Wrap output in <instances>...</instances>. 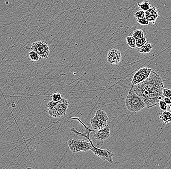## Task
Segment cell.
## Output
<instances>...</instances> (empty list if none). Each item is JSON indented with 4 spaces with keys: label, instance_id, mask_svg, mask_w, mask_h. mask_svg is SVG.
Masks as SVG:
<instances>
[{
    "label": "cell",
    "instance_id": "cell-20",
    "mask_svg": "<svg viewBox=\"0 0 171 169\" xmlns=\"http://www.w3.org/2000/svg\"><path fill=\"white\" fill-rule=\"evenodd\" d=\"M147 39L145 38H142L140 39L136 40V46L138 48H140L143 45H144L147 42Z\"/></svg>",
    "mask_w": 171,
    "mask_h": 169
},
{
    "label": "cell",
    "instance_id": "cell-18",
    "mask_svg": "<svg viewBox=\"0 0 171 169\" xmlns=\"http://www.w3.org/2000/svg\"><path fill=\"white\" fill-rule=\"evenodd\" d=\"M132 36L135 38L136 40L140 39L144 37V32L143 31L140 29H136L133 31V32Z\"/></svg>",
    "mask_w": 171,
    "mask_h": 169
},
{
    "label": "cell",
    "instance_id": "cell-19",
    "mask_svg": "<svg viewBox=\"0 0 171 169\" xmlns=\"http://www.w3.org/2000/svg\"><path fill=\"white\" fill-rule=\"evenodd\" d=\"M126 42L129 47L131 48H135L136 46V39L133 36H128L126 37Z\"/></svg>",
    "mask_w": 171,
    "mask_h": 169
},
{
    "label": "cell",
    "instance_id": "cell-26",
    "mask_svg": "<svg viewBox=\"0 0 171 169\" xmlns=\"http://www.w3.org/2000/svg\"><path fill=\"white\" fill-rule=\"evenodd\" d=\"M164 101L165 103L167 105L171 104V100H170V98H167V97H165V98H164Z\"/></svg>",
    "mask_w": 171,
    "mask_h": 169
},
{
    "label": "cell",
    "instance_id": "cell-8",
    "mask_svg": "<svg viewBox=\"0 0 171 169\" xmlns=\"http://www.w3.org/2000/svg\"><path fill=\"white\" fill-rule=\"evenodd\" d=\"M152 69L148 67H143L135 73L131 80V85H135L141 83L148 78Z\"/></svg>",
    "mask_w": 171,
    "mask_h": 169
},
{
    "label": "cell",
    "instance_id": "cell-15",
    "mask_svg": "<svg viewBox=\"0 0 171 169\" xmlns=\"http://www.w3.org/2000/svg\"><path fill=\"white\" fill-rule=\"evenodd\" d=\"M153 45L151 43L147 42L144 45L138 49L139 52L141 54H147L150 52L153 49Z\"/></svg>",
    "mask_w": 171,
    "mask_h": 169
},
{
    "label": "cell",
    "instance_id": "cell-16",
    "mask_svg": "<svg viewBox=\"0 0 171 169\" xmlns=\"http://www.w3.org/2000/svg\"><path fill=\"white\" fill-rule=\"evenodd\" d=\"M138 5L140 9L144 11H148L151 7L149 2L148 1H145L142 2L141 3H138Z\"/></svg>",
    "mask_w": 171,
    "mask_h": 169
},
{
    "label": "cell",
    "instance_id": "cell-28",
    "mask_svg": "<svg viewBox=\"0 0 171 169\" xmlns=\"http://www.w3.org/2000/svg\"><path fill=\"white\" fill-rule=\"evenodd\" d=\"M170 100H171V97H170Z\"/></svg>",
    "mask_w": 171,
    "mask_h": 169
},
{
    "label": "cell",
    "instance_id": "cell-24",
    "mask_svg": "<svg viewBox=\"0 0 171 169\" xmlns=\"http://www.w3.org/2000/svg\"><path fill=\"white\" fill-rule=\"evenodd\" d=\"M158 105L160 106V109L162 111H165L167 108V104L165 103L164 101L162 100H160L158 102Z\"/></svg>",
    "mask_w": 171,
    "mask_h": 169
},
{
    "label": "cell",
    "instance_id": "cell-6",
    "mask_svg": "<svg viewBox=\"0 0 171 169\" xmlns=\"http://www.w3.org/2000/svg\"><path fill=\"white\" fill-rule=\"evenodd\" d=\"M108 117L107 113L104 110L99 109L96 112L94 117L90 120V124L93 129L100 130L107 125Z\"/></svg>",
    "mask_w": 171,
    "mask_h": 169
},
{
    "label": "cell",
    "instance_id": "cell-5",
    "mask_svg": "<svg viewBox=\"0 0 171 169\" xmlns=\"http://www.w3.org/2000/svg\"><path fill=\"white\" fill-rule=\"evenodd\" d=\"M68 145L72 153L91 151L93 148L90 142L83 140H75L71 138L68 141Z\"/></svg>",
    "mask_w": 171,
    "mask_h": 169
},
{
    "label": "cell",
    "instance_id": "cell-4",
    "mask_svg": "<svg viewBox=\"0 0 171 169\" xmlns=\"http://www.w3.org/2000/svg\"><path fill=\"white\" fill-rule=\"evenodd\" d=\"M164 88V84L150 91L148 95L143 99L147 108H152L158 104L159 101L162 98V91Z\"/></svg>",
    "mask_w": 171,
    "mask_h": 169
},
{
    "label": "cell",
    "instance_id": "cell-17",
    "mask_svg": "<svg viewBox=\"0 0 171 169\" xmlns=\"http://www.w3.org/2000/svg\"><path fill=\"white\" fill-rule=\"evenodd\" d=\"M28 56L31 61L34 62L40 61L41 59L40 56L33 50L29 52Z\"/></svg>",
    "mask_w": 171,
    "mask_h": 169
},
{
    "label": "cell",
    "instance_id": "cell-7",
    "mask_svg": "<svg viewBox=\"0 0 171 169\" xmlns=\"http://www.w3.org/2000/svg\"><path fill=\"white\" fill-rule=\"evenodd\" d=\"M32 50L34 51L42 58L47 59L50 55L49 47L45 41H38L33 43L31 47Z\"/></svg>",
    "mask_w": 171,
    "mask_h": 169
},
{
    "label": "cell",
    "instance_id": "cell-10",
    "mask_svg": "<svg viewBox=\"0 0 171 169\" xmlns=\"http://www.w3.org/2000/svg\"><path fill=\"white\" fill-rule=\"evenodd\" d=\"M111 134V127L109 125H107L104 128L98 130L97 132L93 134V137L96 141L97 145L102 144L105 140L108 138Z\"/></svg>",
    "mask_w": 171,
    "mask_h": 169
},
{
    "label": "cell",
    "instance_id": "cell-13",
    "mask_svg": "<svg viewBox=\"0 0 171 169\" xmlns=\"http://www.w3.org/2000/svg\"><path fill=\"white\" fill-rule=\"evenodd\" d=\"M158 11V9L156 7H151L148 11H145V18L149 22H151L153 24H155L156 20L160 17Z\"/></svg>",
    "mask_w": 171,
    "mask_h": 169
},
{
    "label": "cell",
    "instance_id": "cell-25",
    "mask_svg": "<svg viewBox=\"0 0 171 169\" xmlns=\"http://www.w3.org/2000/svg\"><path fill=\"white\" fill-rule=\"evenodd\" d=\"M162 94L164 97L170 98L171 97V89L164 88L162 91Z\"/></svg>",
    "mask_w": 171,
    "mask_h": 169
},
{
    "label": "cell",
    "instance_id": "cell-9",
    "mask_svg": "<svg viewBox=\"0 0 171 169\" xmlns=\"http://www.w3.org/2000/svg\"><path fill=\"white\" fill-rule=\"evenodd\" d=\"M91 151L94 153V155L98 156L99 158H101L103 160L109 162L111 164H113L112 156L114 155V153L112 152V151L109 150V149H103L95 147L93 145V148L91 149Z\"/></svg>",
    "mask_w": 171,
    "mask_h": 169
},
{
    "label": "cell",
    "instance_id": "cell-2",
    "mask_svg": "<svg viewBox=\"0 0 171 169\" xmlns=\"http://www.w3.org/2000/svg\"><path fill=\"white\" fill-rule=\"evenodd\" d=\"M125 105L126 108L132 112H137L144 107H146L143 99L131 89L129 90L125 100Z\"/></svg>",
    "mask_w": 171,
    "mask_h": 169
},
{
    "label": "cell",
    "instance_id": "cell-23",
    "mask_svg": "<svg viewBox=\"0 0 171 169\" xmlns=\"http://www.w3.org/2000/svg\"><path fill=\"white\" fill-rule=\"evenodd\" d=\"M137 22L142 26H147L149 23V22L147 21V20L145 17L143 18L137 19Z\"/></svg>",
    "mask_w": 171,
    "mask_h": 169
},
{
    "label": "cell",
    "instance_id": "cell-14",
    "mask_svg": "<svg viewBox=\"0 0 171 169\" xmlns=\"http://www.w3.org/2000/svg\"><path fill=\"white\" fill-rule=\"evenodd\" d=\"M160 118L165 124H170L171 123V112L166 110L164 111L160 115Z\"/></svg>",
    "mask_w": 171,
    "mask_h": 169
},
{
    "label": "cell",
    "instance_id": "cell-1",
    "mask_svg": "<svg viewBox=\"0 0 171 169\" xmlns=\"http://www.w3.org/2000/svg\"><path fill=\"white\" fill-rule=\"evenodd\" d=\"M162 84L164 83L158 74L152 70L147 79L138 84L131 85V89L143 99L148 95L150 91Z\"/></svg>",
    "mask_w": 171,
    "mask_h": 169
},
{
    "label": "cell",
    "instance_id": "cell-27",
    "mask_svg": "<svg viewBox=\"0 0 171 169\" xmlns=\"http://www.w3.org/2000/svg\"><path fill=\"white\" fill-rule=\"evenodd\" d=\"M170 110H171V104L170 105Z\"/></svg>",
    "mask_w": 171,
    "mask_h": 169
},
{
    "label": "cell",
    "instance_id": "cell-22",
    "mask_svg": "<svg viewBox=\"0 0 171 169\" xmlns=\"http://www.w3.org/2000/svg\"><path fill=\"white\" fill-rule=\"evenodd\" d=\"M134 17L136 18H143L145 17V11L140 10L137 11L134 14Z\"/></svg>",
    "mask_w": 171,
    "mask_h": 169
},
{
    "label": "cell",
    "instance_id": "cell-3",
    "mask_svg": "<svg viewBox=\"0 0 171 169\" xmlns=\"http://www.w3.org/2000/svg\"><path fill=\"white\" fill-rule=\"evenodd\" d=\"M69 102L65 98L58 101H49L47 104L48 113L53 118H59L66 114L68 109Z\"/></svg>",
    "mask_w": 171,
    "mask_h": 169
},
{
    "label": "cell",
    "instance_id": "cell-21",
    "mask_svg": "<svg viewBox=\"0 0 171 169\" xmlns=\"http://www.w3.org/2000/svg\"><path fill=\"white\" fill-rule=\"evenodd\" d=\"M51 97L52 101H58L62 99V96L61 95L60 93H54L51 95Z\"/></svg>",
    "mask_w": 171,
    "mask_h": 169
},
{
    "label": "cell",
    "instance_id": "cell-11",
    "mask_svg": "<svg viewBox=\"0 0 171 169\" xmlns=\"http://www.w3.org/2000/svg\"><path fill=\"white\" fill-rule=\"evenodd\" d=\"M121 52L115 48L111 49L107 55V60L110 65H118L121 62Z\"/></svg>",
    "mask_w": 171,
    "mask_h": 169
},
{
    "label": "cell",
    "instance_id": "cell-12",
    "mask_svg": "<svg viewBox=\"0 0 171 169\" xmlns=\"http://www.w3.org/2000/svg\"><path fill=\"white\" fill-rule=\"evenodd\" d=\"M69 119L78 121L79 122L81 123V124L84 126V128H85V130H84V132H83V133L78 132V131L74 128H72L71 129L72 132H73V133H75V134H76L77 136H81V137H84L87 138L89 141L91 140V139L90 138V133H91V132L94 131V129H91L90 128H89V127H87V126L85 125V123L80 119V118L70 117Z\"/></svg>",
    "mask_w": 171,
    "mask_h": 169
}]
</instances>
